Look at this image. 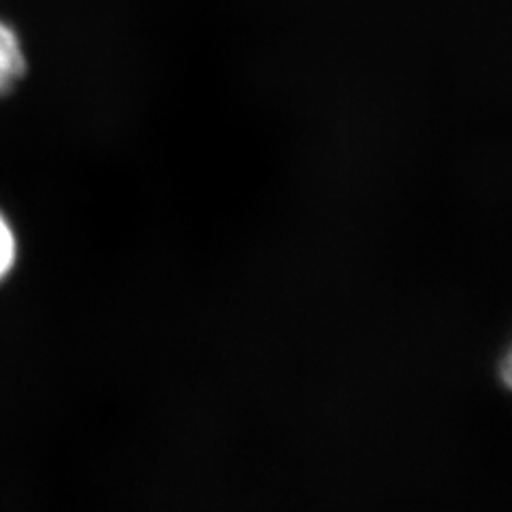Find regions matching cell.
Returning <instances> with one entry per match:
<instances>
[{"label": "cell", "instance_id": "cell-1", "mask_svg": "<svg viewBox=\"0 0 512 512\" xmlns=\"http://www.w3.org/2000/svg\"><path fill=\"white\" fill-rule=\"evenodd\" d=\"M24 73L26 56L18 32L0 20V99L20 84Z\"/></svg>", "mask_w": 512, "mask_h": 512}, {"label": "cell", "instance_id": "cell-2", "mask_svg": "<svg viewBox=\"0 0 512 512\" xmlns=\"http://www.w3.org/2000/svg\"><path fill=\"white\" fill-rule=\"evenodd\" d=\"M18 261V237L9 220L0 212V282H3Z\"/></svg>", "mask_w": 512, "mask_h": 512}]
</instances>
